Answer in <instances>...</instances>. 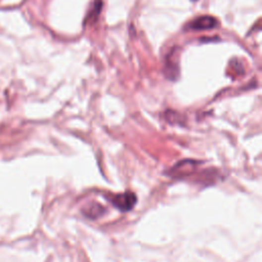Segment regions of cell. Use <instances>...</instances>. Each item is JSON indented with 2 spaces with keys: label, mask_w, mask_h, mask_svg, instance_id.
Wrapping results in <instances>:
<instances>
[{
  "label": "cell",
  "mask_w": 262,
  "mask_h": 262,
  "mask_svg": "<svg viewBox=\"0 0 262 262\" xmlns=\"http://www.w3.org/2000/svg\"><path fill=\"white\" fill-rule=\"evenodd\" d=\"M217 21L210 15H203L200 18L194 20L190 24V28L193 30H208L216 27Z\"/></svg>",
  "instance_id": "obj_2"
},
{
  "label": "cell",
  "mask_w": 262,
  "mask_h": 262,
  "mask_svg": "<svg viewBox=\"0 0 262 262\" xmlns=\"http://www.w3.org/2000/svg\"><path fill=\"white\" fill-rule=\"evenodd\" d=\"M110 202L120 211L127 212V211H130L135 206L137 202V198L133 193L127 192L124 194H120V195H116V196H112Z\"/></svg>",
  "instance_id": "obj_1"
},
{
  "label": "cell",
  "mask_w": 262,
  "mask_h": 262,
  "mask_svg": "<svg viewBox=\"0 0 262 262\" xmlns=\"http://www.w3.org/2000/svg\"><path fill=\"white\" fill-rule=\"evenodd\" d=\"M193 1H196V0H193Z\"/></svg>",
  "instance_id": "obj_3"
}]
</instances>
